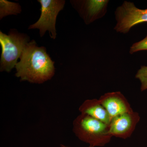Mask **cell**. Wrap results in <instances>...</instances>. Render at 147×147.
Wrapping results in <instances>:
<instances>
[{"label": "cell", "mask_w": 147, "mask_h": 147, "mask_svg": "<svg viewBox=\"0 0 147 147\" xmlns=\"http://www.w3.org/2000/svg\"><path fill=\"white\" fill-rule=\"evenodd\" d=\"M98 100L112 119L119 115L133 111L128 101L120 92L107 93L100 96Z\"/></svg>", "instance_id": "obj_7"}, {"label": "cell", "mask_w": 147, "mask_h": 147, "mask_svg": "<svg viewBox=\"0 0 147 147\" xmlns=\"http://www.w3.org/2000/svg\"><path fill=\"white\" fill-rule=\"evenodd\" d=\"M30 41V37L27 35L20 33L15 30H11L8 35L0 32L1 71L9 72L15 67L18 59Z\"/></svg>", "instance_id": "obj_3"}, {"label": "cell", "mask_w": 147, "mask_h": 147, "mask_svg": "<svg viewBox=\"0 0 147 147\" xmlns=\"http://www.w3.org/2000/svg\"><path fill=\"white\" fill-rule=\"evenodd\" d=\"M21 12V6L18 3L6 0L0 1V19L8 15H17Z\"/></svg>", "instance_id": "obj_9"}, {"label": "cell", "mask_w": 147, "mask_h": 147, "mask_svg": "<svg viewBox=\"0 0 147 147\" xmlns=\"http://www.w3.org/2000/svg\"><path fill=\"white\" fill-rule=\"evenodd\" d=\"M16 64V76L21 81L42 84L55 74V62L47 54L46 48L38 47L34 40L30 41Z\"/></svg>", "instance_id": "obj_1"}, {"label": "cell", "mask_w": 147, "mask_h": 147, "mask_svg": "<svg viewBox=\"0 0 147 147\" xmlns=\"http://www.w3.org/2000/svg\"><path fill=\"white\" fill-rule=\"evenodd\" d=\"M82 114H86L104 123L110 125L111 117L107 110L96 99L85 100L79 108Z\"/></svg>", "instance_id": "obj_8"}, {"label": "cell", "mask_w": 147, "mask_h": 147, "mask_svg": "<svg viewBox=\"0 0 147 147\" xmlns=\"http://www.w3.org/2000/svg\"><path fill=\"white\" fill-rule=\"evenodd\" d=\"M108 0L74 1L73 5L84 22L88 25L102 18L107 11Z\"/></svg>", "instance_id": "obj_6"}, {"label": "cell", "mask_w": 147, "mask_h": 147, "mask_svg": "<svg viewBox=\"0 0 147 147\" xmlns=\"http://www.w3.org/2000/svg\"><path fill=\"white\" fill-rule=\"evenodd\" d=\"M141 83V90L144 91L147 89V66H142L135 76Z\"/></svg>", "instance_id": "obj_10"}, {"label": "cell", "mask_w": 147, "mask_h": 147, "mask_svg": "<svg viewBox=\"0 0 147 147\" xmlns=\"http://www.w3.org/2000/svg\"><path fill=\"white\" fill-rule=\"evenodd\" d=\"M147 50V35L144 39L132 44L129 49L131 55L139 51Z\"/></svg>", "instance_id": "obj_11"}, {"label": "cell", "mask_w": 147, "mask_h": 147, "mask_svg": "<svg viewBox=\"0 0 147 147\" xmlns=\"http://www.w3.org/2000/svg\"><path fill=\"white\" fill-rule=\"evenodd\" d=\"M73 130L80 140L94 147L104 146L113 137L109 125L86 114H81L74 120Z\"/></svg>", "instance_id": "obj_2"}, {"label": "cell", "mask_w": 147, "mask_h": 147, "mask_svg": "<svg viewBox=\"0 0 147 147\" xmlns=\"http://www.w3.org/2000/svg\"><path fill=\"white\" fill-rule=\"evenodd\" d=\"M41 5V14L38 21L29 27L28 29H38L40 37L48 31L51 38L55 39L57 36L56 19L59 12L64 7L63 0H38Z\"/></svg>", "instance_id": "obj_4"}, {"label": "cell", "mask_w": 147, "mask_h": 147, "mask_svg": "<svg viewBox=\"0 0 147 147\" xmlns=\"http://www.w3.org/2000/svg\"><path fill=\"white\" fill-rule=\"evenodd\" d=\"M140 119L139 113L133 111L116 116L109 125L110 135L123 139L130 137Z\"/></svg>", "instance_id": "obj_5"}, {"label": "cell", "mask_w": 147, "mask_h": 147, "mask_svg": "<svg viewBox=\"0 0 147 147\" xmlns=\"http://www.w3.org/2000/svg\"><path fill=\"white\" fill-rule=\"evenodd\" d=\"M61 147H69L65 146H64V145H61ZM89 147H94L92 146H90Z\"/></svg>", "instance_id": "obj_12"}]
</instances>
